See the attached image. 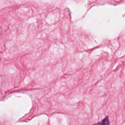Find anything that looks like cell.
Listing matches in <instances>:
<instances>
[{"label": "cell", "mask_w": 125, "mask_h": 125, "mask_svg": "<svg viewBox=\"0 0 125 125\" xmlns=\"http://www.w3.org/2000/svg\"><path fill=\"white\" fill-rule=\"evenodd\" d=\"M99 125H109V121L108 117L104 118L102 121L99 124Z\"/></svg>", "instance_id": "cell-1"}]
</instances>
